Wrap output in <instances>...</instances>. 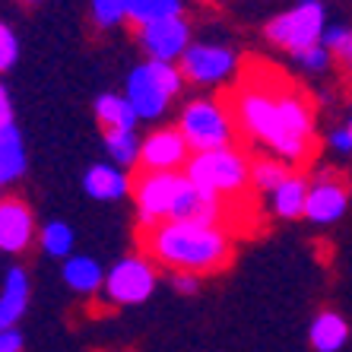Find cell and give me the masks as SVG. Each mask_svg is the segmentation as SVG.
Segmentation results:
<instances>
[{"instance_id": "27", "label": "cell", "mask_w": 352, "mask_h": 352, "mask_svg": "<svg viewBox=\"0 0 352 352\" xmlns=\"http://www.w3.org/2000/svg\"><path fill=\"white\" fill-rule=\"evenodd\" d=\"M295 64L302 67L305 74L318 76V74H327V70H330V64H333V54H330V48L324 45V41H318V45H311V48L298 51V54H295Z\"/></svg>"}, {"instance_id": "8", "label": "cell", "mask_w": 352, "mask_h": 352, "mask_svg": "<svg viewBox=\"0 0 352 352\" xmlns=\"http://www.w3.org/2000/svg\"><path fill=\"white\" fill-rule=\"evenodd\" d=\"M184 80L194 86H226L238 74V54L229 45L216 41H190V48L178 60Z\"/></svg>"}, {"instance_id": "19", "label": "cell", "mask_w": 352, "mask_h": 352, "mask_svg": "<svg viewBox=\"0 0 352 352\" xmlns=\"http://www.w3.org/2000/svg\"><path fill=\"white\" fill-rule=\"evenodd\" d=\"M308 340H311L314 352H340L349 340V324H346L343 314L336 311H320L311 320V330H308Z\"/></svg>"}, {"instance_id": "32", "label": "cell", "mask_w": 352, "mask_h": 352, "mask_svg": "<svg viewBox=\"0 0 352 352\" xmlns=\"http://www.w3.org/2000/svg\"><path fill=\"white\" fill-rule=\"evenodd\" d=\"M7 124H13V102H10L7 86L0 82V127H7Z\"/></svg>"}, {"instance_id": "18", "label": "cell", "mask_w": 352, "mask_h": 352, "mask_svg": "<svg viewBox=\"0 0 352 352\" xmlns=\"http://www.w3.org/2000/svg\"><path fill=\"white\" fill-rule=\"evenodd\" d=\"M96 118L105 131H133L140 124V115L124 92H102L96 98Z\"/></svg>"}, {"instance_id": "7", "label": "cell", "mask_w": 352, "mask_h": 352, "mask_svg": "<svg viewBox=\"0 0 352 352\" xmlns=\"http://www.w3.org/2000/svg\"><path fill=\"white\" fill-rule=\"evenodd\" d=\"M188 188L184 172H143L133 181V204H137L140 229L172 219L181 194Z\"/></svg>"}, {"instance_id": "30", "label": "cell", "mask_w": 352, "mask_h": 352, "mask_svg": "<svg viewBox=\"0 0 352 352\" xmlns=\"http://www.w3.org/2000/svg\"><path fill=\"white\" fill-rule=\"evenodd\" d=\"M172 289L181 295H194L197 289H200V276L197 273H172Z\"/></svg>"}, {"instance_id": "10", "label": "cell", "mask_w": 352, "mask_h": 352, "mask_svg": "<svg viewBox=\"0 0 352 352\" xmlns=\"http://www.w3.org/2000/svg\"><path fill=\"white\" fill-rule=\"evenodd\" d=\"M137 41H140V51L146 54V60L178 64L181 54L190 48V23L184 19V13L153 19L146 25H137Z\"/></svg>"}, {"instance_id": "12", "label": "cell", "mask_w": 352, "mask_h": 352, "mask_svg": "<svg viewBox=\"0 0 352 352\" xmlns=\"http://www.w3.org/2000/svg\"><path fill=\"white\" fill-rule=\"evenodd\" d=\"M190 156L194 153H190L188 140L178 127H159L149 137H143L140 168L143 172H184Z\"/></svg>"}, {"instance_id": "29", "label": "cell", "mask_w": 352, "mask_h": 352, "mask_svg": "<svg viewBox=\"0 0 352 352\" xmlns=\"http://www.w3.org/2000/svg\"><path fill=\"white\" fill-rule=\"evenodd\" d=\"M327 146L333 149L336 156H352V133H349V127H336V131L327 137Z\"/></svg>"}, {"instance_id": "28", "label": "cell", "mask_w": 352, "mask_h": 352, "mask_svg": "<svg viewBox=\"0 0 352 352\" xmlns=\"http://www.w3.org/2000/svg\"><path fill=\"white\" fill-rule=\"evenodd\" d=\"M16 58H19V41H16V35H13V29H10L7 23H0V74L16 64Z\"/></svg>"}, {"instance_id": "3", "label": "cell", "mask_w": 352, "mask_h": 352, "mask_svg": "<svg viewBox=\"0 0 352 352\" xmlns=\"http://www.w3.org/2000/svg\"><path fill=\"white\" fill-rule=\"evenodd\" d=\"M184 74L178 64L168 60H143L131 70L124 82V96L140 115V121H159L168 111L172 98L181 96L184 89Z\"/></svg>"}, {"instance_id": "2", "label": "cell", "mask_w": 352, "mask_h": 352, "mask_svg": "<svg viewBox=\"0 0 352 352\" xmlns=\"http://www.w3.org/2000/svg\"><path fill=\"white\" fill-rule=\"evenodd\" d=\"M143 248L172 273L210 276L232 263V238L222 226L194 219H165L143 229Z\"/></svg>"}, {"instance_id": "31", "label": "cell", "mask_w": 352, "mask_h": 352, "mask_svg": "<svg viewBox=\"0 0 352 352\" xmlns=\"http://www.w3.org/2000/svg\"><path fill=\"white\" fill-rule=\"evenodd\" d=\"M25 340L19 330H0V352H23Z\"/></svg>"}, {"instance_id": "21", "label": "cell", "mask_w": 352, "mask_h": 352, "mask_svg": "<svg viewBox=\"0 0 352 352\" xmlns=\"http://www.w3.org/2000/svg\"><path fill=\"white\" fill-rule=\"evenodd\" d=\"M178 13H184V0H127V23H133V29Z\"/></svg>"}, {"instance_id": "24", "label": "cell", "mask_w": 352, "mask_h": 352, "mask_svg": "<svg viewBox=\"0 0 352 352\" xmlns=\"http://www.w3.org/2000/svg\"><path fill=\"white\" fill-rule=\"evenodd\" d=\"M289 175H292L289 165L279 156H257L254 162H251V184H254L257 190H267V194H270L276 184H283Z\"/></svg>"}, {"instance_id": "14", "label": "cell", "mask_w": 352, "mask_h": 352, "mask_svg": "<svg viewBox=\"0 0 352 352\" xmlns=\"http://www.w3.org/2000/svg\"><path fill=\"white\" fill-rule=\"evenodd\" d=\"M82 190L92 197V200H121L133 190V181L127 175V168L115 162H98L92 168H86L82 175Z\"/></svg>"}, {"instance_id": "20", "label": "cell", "mask_w": 352, "mask_h": 352, "mask_svg": "<svg viewBox=\"0 0 352 352\" xmlns=\"http://www.w3.org/2000/svg\"><path fill=\"white\" fill-rule=\"evenodd\" d=\"M64 283L74 292H98V289H105V270L98 267V261L86 254H70L64 261Z\"/></svg>"}, {"instance_id": "22", "label": "cell", "mask_w": 352, "mask_h": 352, "mask_svg": "<svg viewBox=\"0 0 352 352\" xmlns=\"http://www.w3.org/2000/svg\"><path fill=\"white\" fill-rule=\"evenodd\" d=\"M140 149H143V140L133 131H105V153L121 168L140 165Z\"/></svg>"}, {"instance_id": "4", "label": "cell", "mask_w": 352, "mask_h": 352, "mask_svg": "<svg viewBox=\"0 0 352 352\" xmlns=\"http://www.w3.org/2000/svg\"><path fill=\"white\" fill-rule=\"evenodd\" d=\"M184 175L197 188L210 190L216 197H238L251 184V162L235 146H219L210 153H194L184 165Z\"/></svg>"}, {"instance_id": "26", "label": "cell", "mask_w": 352, "mask_h": 352, "mask_svg": "<svg viewBox=\"0 0 352 352\" xmlns=\"http://www.w3.org/2000/svg\"><path fill=\"white\" fill-rule=\"evenodd\" d=\"M89 7L98 29H118L127 23V0H89Z\"/></svg>"}, {"instance_id": "23", "label": "cell", "mask_w": 352, "mask_h": 352, "mask_svg": "<svg viewBox=\"0 0 352 352\" xmlns=\"http://www.w3.org/2000/svg\"><path fill=\"white\" fill-rule=\"evenodd\" d=\"M38 245L48 257H60V261H67L70 251H74V229L60 219L48 222V226H41L38 229Z\"/></svg>"}, {"instance_id": "33", "label": "cell", "mask_w": 352, "mask_h": 352, "mask_svg": "<svg viewBox=\"0 0 352 352\" xmlns=\"http://www.w3.org/2000/svg\"><path fill=\"white\" fill-rule=\"evenodd\" d=\"M19 3H29V7H35V3H41V0H19Z\"/></svg>"}, {"instance_id": "17", "label": "cell", "mask_w": 352, "mask_h": 352, "mask_svg": "<svg viewBox=\"0 0 352 352\" xmlns=\"http://www.w3.org/2000/svg\"><path fill=\"white\" fill-rule=\"evenodd\" d=\"M308 184L311 181L305 178V175L292 172L283 184H276V188L270 190V206L273 213L279 216V219H298V216H305V204H308Z\"/></svg>"}, {"instance_id": "1", "label": "cell", "mask_w": 352, "mask_h": 352, "mask_svg": "<svg viewBox=\"0 0 352 352\" xmlns=\"http://www.w3.org/2000/svg\"><path fill=\"white\" fill-rule=\"evenodd\" d=\"M235 121L248 140H257L283 162L308 159L314 137V111L302 92L245 82L235 92Z\"/></svg>"}, {"instance_id": "9", "label": "cell", "mask_w": 352, "mask_h": 352, "mask_svg": "<svg viewBox=\"0 0 352 352\" xmlns=\"http://www.w3.org/2000/svg\"><path fill=\"white\" fill-rule=\"evenodd\" d=\"M156 292V267L146 257H124L105 273V295L115 305H140Z\"/></svg>"}, {"instance_id": "6", "label": "cell", "mask_w": 352, "mask_h": 352, "mask_svg": "<svg viewBox=\"0 0 352 352\" xmlns=\"http://www.w3.org/2000/svg\"><path fill=\"white\" fill-rule=\"evenodd\" d=\"M324 32H327V13L320 7V0H308V3H295L292 10L279 13L267 23L263 35L270 45L289 51V54H298V51L311 48L318 41H324Z\"/></svg>"}, {"instance_id": "11", "label": "cell", "mask_w": 352, "mask_h": 352, "mask_svg": "<svg viewBox=\"0 0 352 352\" xmlns=\"http://www.w3.org/2000/svg\"><path fill=\"white\" fill-rule=\"evenodd\" d=\"M349 206V184L340 172H320L308 184V204H305V219L318 226H333Z\"/></svg>"}, {"instance_id": "35", "label": "cell", "mask_w": 352, "mask_h": 352, "mask_svg": "<svg viewBox=\"0 0 352 352\" xmlns=\"http://www.w3.org/2000/svg\"><path fill=\"white\" fill-rule=\"evenodd\" d=\"M298 3H308V0H298Z\"/></svg>"}, {"instance_id": "25", "label": "cell", "mask_w": 352, "mask_h": 352, "mask_svg": "<svg viewBox=\"0 0 352 352\" xmlns=\"http://www.w3.org/2000/svg\"><path fill=\"white\" fill-rule=\"evenodd\" d=\"M324 45L333 54V64H340L343 70H352V25H343V23L327 25Z\"/></svg>"}, {"instance_id": "5", "label": "cell", "mask_w": 352, "mask_h": 352, "mask_svg": "<svg viewBox=\"0 0 352 352\" xmlns=\"http://www.w3.org/2000/svg\"><path fill=\"white\" fill-rule=\"evenodd\" d=\"M178 131L184 133L190 153H210L219 146H232L238 121L229 105H222L219 98L204 96L181 108Z\"/></svg>"}, {"instance_id": "13", "label": "cell", "mask_w": 352, "mask_h": 352, "mask_svg": "<svg viewBox=\"0 0 352 352\" xmlns=\"http://www.w3.org/2000/svg\"><path fill=\"white\" fill-rule=\"evenodd\" d=\"M35 238V216L19 197L0 200V251L19 254L32 245Z\"/></svg>"}, {"instance_id": "16", "label": "cell", "mask_w": 352, "mask_h": 352, "mask_svg": "<svg viewBox=\"0 0 352 352\" xmlns=\"http://www.w3.org/2000/svg\"><path fill=\"white\" fill-rule=\"evenodd\" d=\"M29 168V156H25V143L16 124L0 127V188L19 181Z\"/></svg>"}, {"instance_id": "34", "label": "cell", "mask_w": 352, "mask_h": 352, "mask_svg": "<svg viewBox=\"0 0 352 352\" xmlns=\"http://www.w3.org/2000/svg\"><path fill=\"white\" fill-rule=\"evenodd\" d=\"M346 127H349V133H352V115H349V121H346Z\"/></svg>"}, {"instance_id": "15", "label": "cell", "mask_w": 352, "mask_h": 352, "mask_svg": "<svg viewBox=\"0 0 352 352\" xmlns=\"http://www.w3.org/2000/svg\"><path fill=\"white\" fill-rule=\"evenodd\" d=\"M29 308V276L23 267H10L0 289V330H13Z\"/></svg>"}]
</instances>
